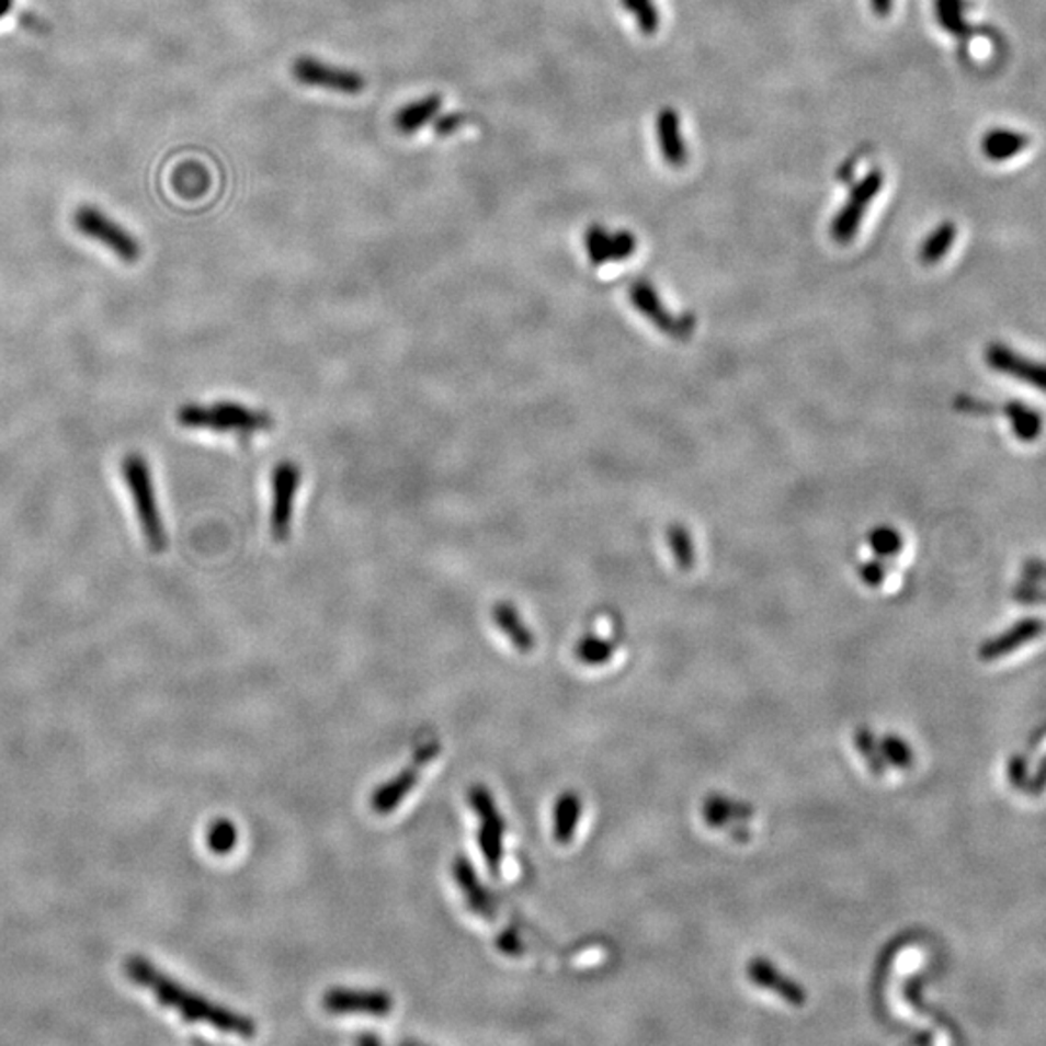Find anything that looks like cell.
I'll use <instances>...</instances> for the list:
<instances>
[{"mask_svg":"<svg viewBox=\"0 0 1046 1046\" xmlns=\"http://www.w3.org/2000/svg\"><path fill=\"white\" fill-rule=\"evenodd\" d=\"M126 977L133 980L136 987L146 988L151 992L159 1004L179 1013L184 1022L206 1023L214 1030L239 1035L242 1038H252L257 1035V1025L241 1013L231 1012L224 1005L209 1002L208 998L200 997L181 982L171 979L169 975L159 971L156 965L146 957L133 955L125 964Z\"/></svg>","mask_w":1046,"mask_h":1046,"instance_id":"1","label":"cell"},{"mask_svg":"<svg viewBox=\"0 0 1046 1046\" xmlns=\"http://www.w3.org/2000/svg\"><path fill=\"white\" fill-rule=\"evenodd\" d=\"M624 9L638 18L639 30L644 34H656L659 27V12L651 0H621Z\"/></svg>","mask_w":1046,"mask_h":1046,"instance_id":"32","label":"cell"},{"mask_svg":"<svg viewBox=\"0 0 1046 1046\" xmlns=\"http://www.w3.org/2000/svg\"><path fill=\"white\" fill-rule=\"evenodd\" d=\"M357 1043H380V1038L373 1037V1035H366V1037H359Z\"/></svg>","mask_w":1046,"mask_h":1046,"instance_id":"45","label":"cell"},{"mask_svg":"<svg viewBox=\"0 0 1046 1046\" xmlns=\"http://www.w3.org/2000/svg\"><path fill=\"white\" fill-rule=\"evenodd\" d=\"M1046 632L1045 621L1041 618H1023L1010 626L1008 630L998 634L997 638H990L979 648V657L982 661H998L1000 657L1010 656L1015 649L1027 646L1030 641L1043 636Z\"/></svg>","mask_w":1046,"mask_h":1046,"instance_id":"12","label":"cell"},{"mask_svg":"<svg viewBox=\"0 0 1046 1046\" xmlns=\"http://www.w3.org/2000/svg\"><path fill=\"white\" fill-rule=\"evenodd\" d=\"M1008 777L1015 789H1025L1030 775H1027V760L1023 755L1015 754L1008 765Z\"/></svg>","mask_w":1046,"mask_h":1046,"instance_id":"38","label":"cell"},{"mask_svg":"<svg viewBox=\"0 0 1046 1046\" xmlns=\"http://www.w3.org/2000/svg\"><path fill=\"white\" fill-rule=\"evenodd\" d=\"M868 545L876 557L891 558L901 553L903 537L891 525H878L868 533Z\"/></svg>","mask_w":1046,"mask_h":1046,"instance_id":"29","label":"cell"},{"mask_svg":"<svg viewBox=\"0 0 1046 1046\" xmlns=\"http://www.w3.org/2000/svg\"><path fill=\"white\" fill-rule=\"evenodd\" d=\"M859 576H861L864 585L876 590V588H880L884 580H886L888 568L882 562L880 557L872 558V560L861 562V566H859Z\"/></svg>","mask_w":1046,"mask_h":1046,"instance_id":"36","label":"cell"},{"mask_svg":"<svg viewBox=\"0 0 1046 1046\" xmlns=\"http://www.w3.org/2000/svg\"><path fill=\"white\" fill-rule=\"evenodd\" d=\"M855 744L856 750L861 752L864 762H866V765H868L871 773L878 775V777L884 775L886 770H888V762H886V760H884V755H882L880 742L876 740L874 732H872L871 729H866V727L856 729Z\"/></svg>","mask_w":1046,"mask_h":1046,"instance_id":"28","label":"cell"},{"mask_svg":"<svg viewBox=\"0 0 1046 1046\" xmlns=\"http://www.w3.org/2000/svg\"><path fill=\"white\" fill-rule=\"evenodd\" d=\"M638 241L630 231L613 232V262H624L636 252Z\"/></svg>","mask_w":1046,"mask_h":1046,"instance_id":"37","label":"cell"},{"mask_svg":"<svg viewBox=\"0 0 1046 1046\" xmlns=\"http://www.w3.org/2000/svg\"><path fill=\"white\" fill-rule=\"evenodd\" d=\"M954 406L959 413H967V416H994V413H1000V406L988 403L985 399L973 398L967 394H959L955 398Z\"/></svg>","mask_w":1046,"mask_h":1046,"instance_id":"35","label":"cell"},{"mask_svg":"<svg viewBox=\"0 0 1046 1046\" xmlns=\"http://www.w3.org/2000/svg\"><path fill=\"white\" fill-rule=\"evenodd\" d=\"M1022 573L1025 576V580L1041 581V583H1045L1046 560H1043V558H1027V560H1023Z\"/></svg>","mask_w":1046,"mask_h":1046,"instance_id":"41","label":"cell"},{"mask_svg":"<svg viewBox=\"0 0 1046 1046\" xmlns=\"http://www.w3.org/2000/svg\"><path fill=\"white\" fill-rule=\"evenodd\" d=\"M752 806L747 805V803H737V800H731V798L719 797H709L704 805V820H706L707 826L712 828H727L731 826L735 820H748L752 818Z\"/></svg>","mask_w":1046,"mask_h":1046,"instance_id":"21","label":"cell"},{"mask_svg":"<svg viewBox=\"0 0 1046 1046\" xmlns=\"http://www.w3.org/2000/svg\"><path fill=\"white\" fill-rule=\"evenodd\" d=\"M439 752H441L439 742H429V744L419 748L413 755V762L407 765L406 770H401L396 777H391L390 781H386L384 785L374 791L373 797H371V806H373L374 812L383 814V816L394 812L406 800L407 795L416 789L417 781L421 777V770L431 760H434Z\"/></svg>","mask_w":1046,"mask_h":1046,"instance_id":"8","label":"cell"},{"mask_svg":"<svg viewBox=\"0 0 1046 1046\" xmlns=\"http://www.w3.org/2000/svg\"><path fill=\"white\" fill-rule=\"evenodd\" d=\"M291 75L297 82L310 88H322L343 95H357L366 88L365 76L357 70L333 67L315 57L297 58L291 67Z\"/></svg>","mask_w":1046,"mask_h":1046,"instance_id":"6","label":"cell"},{"mask_svg":"<svg viewBox=\"0 0 1046 1046\" xmlns=\"http://www.w3.org/2000/svg\"><path fill=\"white\" fill-rule=\"evenodd\" d=\"M864 208L848 200V204L839 209L838 216L831 221V239L839 245H849L856 237L863 224Z\"/></svg>","mask_w":1046,"mask_h":1046,"instance_id":"23","label":"cell"},{"mask_svg":"<svg viewBox=\"0 0 1046 1046\" xmlns=\"http://www.w3.org/2000/svg\"><path fill=\"white\" fill-rule=\"evenodd\" d=\"M467 123V116L462 113H450V115L436 116L434 118V133L439 136H452L456 134L462 126Z\"/></svg>","mask_w":1046,"mask_h":1046,"instance_id":"39","label":"cell"},{"mask_svg":"<svg viewBox=\"0 0 1046 1046\" xmlns=\"http://www.w3.org/2000/svg\"><path fill=\"white\" fill-rule=\"evenodd\" d=\"M628 297L639 315L646 316L664 336H671L674 340H689L690 333L694 332L696 320L692 316H674L669 308H664L663 300L657 295L651 283H632Z\"/></svg>","mask_w":1046,"mask_h":1046,"instance_id":"7","label":"cell"},{"mask_svg":"<svg viewBox=\"0 0 1046 1046\" xmlns=\"http://www.w3.org/2000/svg\"><path fill=\"white\" fill-rule=\"evenodd\" d=\"M880 750L888 765H894L897 770H909L913 765V750L907 740L897 735L882 737Z\"/></svg>","mask_w":1046,"mask_h":1046,"instance_id":"31","label":"cell"},{"mask_svg":"<svg viewBox=\"0 0 1046 1046\" xmlns=\"http://www.w3.org/2000/svg\"><path fill=\"white\" fill-rule=\"evenodd\" d=\"M657 140L659 148L667 163L673 167H682L686 163V144L681 134V123L674 109H663L657 116Z\"/></svg>","mask_w":1046,"mask_h":1046,"instance_id":"15","label":"cell"},{"mask_svg":"<svg viewBox=\"0 0 1046 1046\" xmlns=\"http://www.w3.org/2000/svg\"><path fill=\"white\" fill-rule=\"evenodd\" d=\"M583 805L578 793L568 791L560 795L553 810V835L560 845H568L576 835V828L580 823Z\"/></svg>","mask_w":1046,"mask_h":1046,"instance_id":"19","label":"cell"},{"mask_svg":"<svg viewBox=\"0 0 1046 1046\" xmlns=\"http://www.w3.org/2000/svg\"><path fill=\"white\" fill-rule=\"evenodd\" d=\"M322 1005L330 1013H366L374 1017H383L391 1012L394 1000L384 990L332 988L322 998Z\"/></svg>","mask_w":1046,"mask_h":1046,"instance_id":"11","label":"cell"},{"mask_svg":"<svg viewBox=\"0 0 1046 1046\" xmlns=\"http://www.w3.org/2000/svg\"><path fill=\"white\" fill-rule=\"evenodd\" d=\"M1045 789H1046V755L1045 758H1043V762L1038 764V770L1037 772H1035V775H1033V777H1031V780L1027 781V785H1025V791H1027L1030 795H1041V793H1043V791Z\"/></svg>","mask_w":1046,"mask_h":1046,"instance_id":"42","label":"cell"},{"mask_svg":"<svg viewBox=\"0 0 1046 1046\" xmlns=\"http://www.w3.org/2000/svg\"><path fill=\"white\" fill-rule=\"evenodd\" d=\"M300 485L299 465L282 462L272 475V535L277 543L287 541L293 520V502Z\"/></svg>","mask_w":1046,"mask_h":1046,"instance_id":"9","label":"cell"},{"mask_svg":"<svg viewBox=\"0 0 1046 1046\" xmlns=\"http://www.w3.org/2000/svg\"><path fill=\"white\" fill-rule=\"evenodd\" d=\"M1030 141L1027 134L1010 130V128H992L985 134L980 146H982V154L990 161L1000 163V161L1015 158L1017 154L1027 150Z\"/></svg>","mask_w":1046,"mask_h":1046,"instance_id":"18","label":"cell"},{"mask_svg":"<svg viewBox=\"0 0 1046 1046\" xmlns=\"http://www.w3.org/2000/svg\"><path fill=\"white\" fill-rule=\"evenodd\" d=\"M985 363L990 371L1005 374L1035 390L1046 391V363L1023 357L1002 341H992L985 349Z\"/></svg>","mask_w":1046,"mask_h":1046,"instance_id":"10","label":"cell"},{"mask_svg":"<svg viewBox=\"0 0 1046 1046\" xmlns=\"http://www.w3.org/2000/svg\"><path fill=\"white\" fill-rule=\"evenodd\" d=\"M177 421L186 427V429H206V431L216 432H250L268 431L272 429V417L262 411H254L249 407L232 403V401H219L216 406H189L179 407L177 411Z\"/></svg>","mask_w":1046,"mask_h":1046,"instance_id":"3","label":"cell"},{"mask_svg":"<svg viewBox=\"0 0 1046 1046\" xmlns=\"http://www.w3.org/2000/svg\"><path fill=\"white\" fill-rule=\"evenodd\" d=\"M72 221H75L76 231L107 247L118 260H123L126 264H134L140 260V242L136 241L123 225L105 216L100 208L80 206L76 209Z\"/></svg>","mask_w":1046,"mask_h":1046,"instance_id":"4","label":"cell"},{"mask_svg":"<svg viewBox=\"0 0 1046 1046\" xmlns=\"http://www.w3.org/2000/svg\"><path fill=\"white\" fill-rule=\"evenodd\" d=\"M748 977L758 987L770 990L795 1008H803L808 1000L805 988L800 987L797 980L783 975L772 962H768L764 957H755L748 964Z\"/></svg>","mask_w":1046,"mask_h":1046,"instance_id":"13","label":"cell"},{"mask_svg":"<svg viewBox=\"0 0 1046 1046\" xmlns=\"http://www.w3.org/2000/svg\"><path fill=\"white\" fill-rule=\"evenodd\" d=\"M452 871H454V878H456L457 886L462 889L465 901H467V907L482 919H492L497 914V903L490 896L489 889L485 888V884L479 880V876L475 872L474 864L469 863V859L457 856Z\"/></svg>","mask_w":1046,"mask_h":1046,"instance_id":"14","label":"cell"},{"mask_svg":"<svg viewBox=\"0 0 1046 1046\" xmlns=\"http://www.w3.org/2000/svg\"><path fill=\"white\" fill-rule=\"evenodd\" d=\"M583 245L593 266H605L613 262V232L606 231L605 227L590 225V229L583 235Z\"/></svg>","mask_w":1046,"mask_h":1046,"instance_id":"26","label":"cell"},{"mask_svg":"<svg viewBox=\"0 0 1046 1046\" xmlns=\"http://www.w3.org/2000/svg\"><path fill=\"white\" fill-rule=\"evenodd\" d=\"M667 543L673 553L674 562L682 572H689L696 565V550L689 530L681 523H673L667 530Z\"/></svg>","mask_w":1046,"mask_h":1046,"instance_id":"24","label":"cell"},{"mask_svg":"<svg viewBox=\"0 0 1046 1046\" xmlns=\"http://www.w3.org/2000/svg\"><path fill=\"white\" fill-rule=\"evenodd\" d=\"M1000 413L1010 421L1013 436L1020 442L1031 444L1043 434L1045 421H1043L1041 411L1031 407L1030 403H1025V401H1017V399L1005 401L1000 406Z\"/></svg>","mask_w":1046,"mask_h":1046,"instance_id":"16","label":"cell"},{"mask_svg":"<svg viewBox=\"0 0 1046 1046\" xmlns=\"http://www.w3.org/2000/svg\"><path fill=\"white\" fill-rule=\"evenodd\" d=\"M441 107V95H429V98H423V100L416 101V103H409L407 107L399 109L398 113H396V118H394V125H396L399 133H417V130H421L423 126L429 125L431 121L436 118Z\"/></svg>","mask_w":1046,"mask_h":1046,"instance_id":"20","label":"cell"},{"mask_svg":"<svg viewBox=\"0 0 1046 1046\" xmlns=\"http://www.w3.org/2000/svg\"><path fill=\"white\" fill-rule=\"evenodd\" d=\"M492 621L520 653H532L535 649V636L530 630V626L523 623L514 605L502 601L499 605L492 606Z\"/></svg>","mask_w":1046,"mask_h":1046,"instance_id":"17","label":"cell"},{"mask_svg":"<svg viewBox=\"0 0 1046 1046\" xmlns=\"http://www.w3.org/2000/svg\"><path fill=\"white\" fill-rule=\"evenodd\" d=\"M613 653H615V644L609 639L599 638L595 634L583 636L576 646V657L581 663L590 664V667L609 663L613 659Z\"/></svg>","mask_w":1046,"mask_h":1046,"instance_id":"27","label":"cell"},{"mask_svg":"<svg viewBox=\"0 0 1046 1046\" xmlns=\"http://www.w3.org/2000/svg\"><path fill=\"white\" fill-rule=\"evenodd\" d=\"M121 471H123V477H125L128 490H130L134 510L138 515L146 543L151 548V553H161L167 545L166 527H163L161 514H159L158 499H156V490H154V481H151L150 465L141 454L130 452L123 459Z\"/></svg>","mask_w":1046,"mask_h":1046,"instance_id":"2","label":"cell"},{"mask_svg":"<svg viewBox=\"0 0 1046 1046\" xmlns=\"http://www.w3.org/2000/svg\"><path fill=\"white\" fill-rule=\"evenodd\" d=\"M936 18L947 34L967 37L971 27L965 20V0H934Z\"/></svg>","mask_w":1046,"mask_h":1046,"instance_id":"25","label":"cell"},{"mask_svg":"<svg viewBox=\"0 0 1046 1046\" xmlns=\"http://www.w3.org/2000/svg\"><path fill=\"white\" fill-rule=\"evenodd\" d=\"M497 947L504 955H522L523 942L515 930H504L497 939Z\"/></svg>","mask_w":1046,"mask_h":1046,"instance_id":"40","label":"cell"},{"mask_svg":"<svg viewBox=\"0 0 1046 1046\" xmlns=\"http://www.w3.org/2000/svg\"><path fill=\"white\" fill-rule=\"evenodd\" d=\"M12 9V0H0V18L7 16Z\"/></svg>","mask_w":1046,"mask_h":1046,"instance_id":"44","label":"cell"},{"mask_svg":"<svg viewBox=\"0 0 1046 1046\" xmlns=\"http://www.w3.org/2000/svg\"><path fill=\"white\" fill-rule=\"evenodd\" d=\"M206 839H208V848L212 853L227 855L237 845V839H239L237 826L227 818H219L209 826L208 838Z\"/></svg>","mask_w":1046,"mask_h":1046,"instance_id":"30","label":"cell"},{"mask_svg":"<svg viewBox=\"0 0 1046 1046\" xmlns=\"http://www.w3.org/2000/svg\"><path fill=\"white\" fill-rule=\"evenodd\" d=\"M469 803L474 806L475 814L481 822L479 849L485 856V863L489 866L492 876H499L500 864H502V856H504L507 823L502 820L497 803H494V798H492L487 787H482V785L471 787L469 789Z\"/></svg>","mask_w":1046,"mask_h":1046,"instance_id":"5","label":"cell"},{"mask_svg":"<svg viewBox=\"0 0 1046 1046\" xmlns=\"http://www.w3.org/2000/svg\"><path fill=\"white\" fill-rule=\"evenodd\" d=\"M1012 598L1022 605H1046V585L1041 581H1020L1013 585Z\"/></svg>","mask_w":1046,"mask_h":1046,"instance_id":"34","label":"cell"},{"mask_svg":"<svg viewBox=\"0 0 1046 1046\" xmlns=\"http://www.w3.org/2000/svg\"><path fill=\"white\" fill-rule=\"evenodd\" d=\"M871 2L872 10L876 12V16H889V12L894 9V0H871Z\"/></svg>","mask_w":1046,"mask_h":1046,"instance_id":"43","label":"cell"},{"mask_svg":"<svg viewBox=\"0 0 1046 1046\" xmlns=\"http://www.w3.org/2000/svg\"><path fill=\"white\" fill-rule=\"evenodd\" d=\"M882 186H884V174H882V171H878V169H874V171H871V173L864 177L863 181H859V183L853 186V191L849 194V200L866 208L872 200L876 198V194L882 191Z\"/></svg>","mask_w":1046,"mask_h":1046,"instance_id":"33","label":"cell"},{"mask_svg":"<svg viewBox=\"0 0 1046 1046\" xmlns=\"http://www.w3.org/2000/svg\"><path fill=\"white\" fill-rule=\"evenodd\" d=\"M955 237H957V227L954 221H942L922 242L921 252H919L922 264L936 266L939 262H942L954 247Z\"/></svg>","mask_w":1046,"mask_h":1046,"instance_id":"22","label":"cell"}]
</instances>
